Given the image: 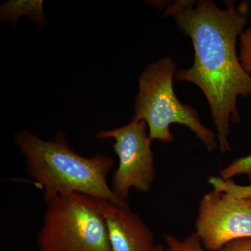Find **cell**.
Returning a JSON list of instances; mask_svg holds the SVG:
<instances>
[{
    "label": "cell",
    "instance_id": "1",
    "mask_svg": "<svg viewBox=\"0 0 251 251\" xmlns=\"http://www.w3.org/2000/svg\"><path fill=\"white\" fill-rule=\"evenodd\" d=\"M221 9L206 0H179L167 6L177 27L189 36L194 49L192 67L180 69L175 78L197 85L205 95L217 130L220 151L228 152L229 122L239 123L237 100L251 96V75L241 64L237 41L247 25V2L226 3Z\"/></svg>",
    "mask_w": 251,
    "mask_h": 251
},
{
    "label": "cell",
    "instance_id": "2",
    "mask_svg": "<svg viewBox=\"0 0 251 251\" xmlns=\"http://www.w3.org/2000/svg\"><path fill=\"white\" fill-rule=\"evenodd\" d=\"M16 144L25 157L27 170L44 191L45 201L61 195L78 193L130 208L112 191L107 175L114 160L107 155L85 158L74 151L62 133L46 141L29 132L16 133Z\"/></svg>",
    "mask_w": 251,
    "mask_h": 251
},
{
    "label": "cell",
    "instance_id": "3",
    "mask_svg": "<svg viewBox=\"0 0 251 251\" xmlns=\"http://www.w3.org/2000/svg\"><path fill=\"white\" fill-rule=\"evenodd\" d=\"M175 70L174 61L166 57L144 71L140 77L133 119L146 122L151 140L166 143L174 140L171 125H184L197 135L206 150L212 151L219 146L217 136L202 125L196 110L181 103L175 95L173 80Z\"/></svg>",
    "mask_w": 251,
    "mask_h": 251
},
{
    "label": "cell",
    "instance_id": "4",
    "mask_svg": "<svg viewBox=\"0 0 251 251\" xmlns=\"http://www.w3.org/2000/svg\"><path fill=\"white\" fill-rule=\"evenodd\" d=\"M46 202L37 239L41 251H111L98 200L74 193Z\"/></svg>",
    "mask_w": 251,
    "mask_h": 251
},
{
    "label": "cell",
    "instance_id": "5",
    "mask_svg": "<svg viewBox=\"0 0 251 251\" xmlns=\"http://www.w3.org/2000/svg\"><path fill=\"white\" fill-rule=\"evenodd\" d=\"M146 122L133 119L128 125L96 134L98 139L113 138V150L119 166L112 179V189L127 201L130 188L148 193L155 179L154 158L151 149L152 140L147 132Z\"/></svg>",
    "mask_w": 251,
    "mask_h": 251
},
{
    "label": "cell",
    "instance_id": "6",
    "mask_svg": "<svg viewBox=\"0 0 251 251\" xmlns=\"http://www.w3.org/2000/svg\"><path fill=\"white\" fill-rule=\"evenodd\" d=\"M196 233L209 251H219L234 239L251 237V198L214 189L198 205Z\"/></svg>",
    "mask_w": 251,
    "mask_h": 251
},
{
    "label": "cell",
    "instance_id": "7",
    "mask_svg": "<svg viewBox=\"0 0 251 251\" xmlns=\"http://www.w3.org/2000/svg\"><path fill=\"white\" fill-rule=\"evenodd\" d=\"M111 251H156L150 227L130 208L98 200Z\"/></svg>",
    "mask_w": 251,
    "mask_h": 251
},
{
    "label": "cell",
    "instance_id": "8",
    "mask_svg": "<svg viewBox=\"0 0 251 251\" xmlns=\"http://www.w3.org/2000/svg\"><path fill=\"white\" fill-rule=\"evenodd\" d=\"M43 1H11L2 5L1 19L14 18L17 21L18 16L28 15L34 19L39 25H44V13L42 9Z\"/></svg>",
    "mask_w": 251,
    "mask_h": 251
},
{
    "label": "cell",
    "instance_id": "9",
    "mask_svg": "<svg viewBox=\"0 0 251 251\" xmlns=\"http://www.w3.org/2000/svg\"><path fill=\"white\" fill-rule=\"evenodd\" d=\"M168 251H209L203 247L199 236L196 232L190 234L181 241L170 234L163 235Z\"/></svg>",
    "mask_w": 251,
    "mask_h": 251
},
{
    "label": "cell",
    "instance_id": "10",
    "mask_svg": "<svg viewBox=\"0 0 251 251\" xmlns=\"http://www.w3.org/2000/svg\"><path fill=\"white\" fill-rule=\"evenodd\" d=\"M220 175L224 180L230 179L237 175H247L251 182V154L234 160L224 168Z\"/></svg>",
    "mask_w": 251,
    "mask_h": 251
},
{
    "label": "cell",
    "instance_id": "11",
    "mask_svg": "<svg viewBox=\"0 0 251 251\" xmlns=\"http://www.w3.org/2000/svg\"><path fill=\"white\" fill-rule=\"evenodd\" d=\"M239 57L244 70L251 75V25L241 34Z\"/></svg>",
    "mask_w": 251,
    "mask_h": 251
},
{
    "label": "cell",
    "instance_id": "12",
    "mask_svg": "<svg viewBox=\"0 0 251 251\" xmlns=\"http://www.w3.org/2000/svg\"><path fill=\"white\" fill-rule=\"evenodd\" d=\"M219 251H251V237L231 241L225 244Z\"/></svg>",
    "mask_w": 251,
    "mask_h": 251
},
{
    "label": "cell",
    "instance_id": "13",
    "mask_svg": "<svg viewBox=\"0 0 251 251\" xmlns=\"http://www.w3.org/2000/svg\"><path fill=\"white\" fill-rule=\"evenodd\" d=\"M235 193L239 197L251 198V186L244 187L236 186Z\"/></svg>",
    "mask_w": 251,
    "mask_h": 251
},
{
    "label": "cell",
    "instance_id": "14",
    "mask_svg": "<svg viewBox=\"0 0 251 251\" xmlns=\"http://www.w3.org/2000/svg\"><path fill=\"white\" fill-rule=\"evenodd\" d=\"M156 251H168L166 249H165L164 247L162 245H160V244H158L157 246V250Z\"/></svg>",
    "mask_w": 251,
    "mask_h": 251
}]
</instances>
